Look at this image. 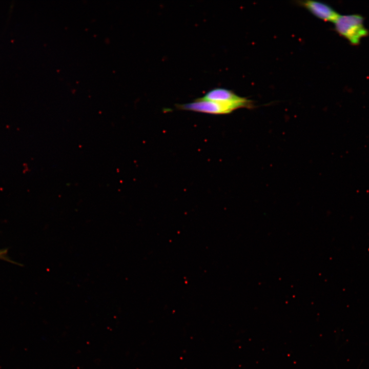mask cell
Returning a JSON list of instances; mask_svg holds the SVG:
<instances>
[{"instance_id": "obj_1", "label": "cell", "mask_w": 369, "mask_h": 369, "mask_svg": "<svg viewBox=\"0 0 369 369\" xmlns=\"http://www.w3.org/2000/svg\"><path fill=\"white\" fill-rule=\"evenodd\" d=\"M176 106L177 109L181 110L221 115L229 114L239 108H250L252 106V102L245 97L240 100L229 101L206 100L198 98L192 102L177 104Z\"/></svg>"}, {"instance_id": "obj_3", "label": "cell", "mask_w": 369, "mask_h": 369, "mask_svg": "<svg viewBox=\"0 0 369 369\" xmlns=\"http://www.w3.org/2000/svg\"><path fill=\"white\" fill-rule=\"evenodd\" d=\"M317 18L326 22H334L339 14L330 6L320 2L302 1L300 4Z\"/></svg>"}, {"instance_id": "obj_5", "label": "cell", "mask_w": 369, "mask_h": 369, "mask_svg": "<svg viewBox=\"0 0 369 369\" xmlns=\"http://www.w3.org/2000/svg\"><path fill=\"white\" fill-rule=\"evenodd\" d=\"M5 255V251H0V258H4Z\"/></svg>"}, {"instance_id": "obj_2", "label": "cell", "mask_w": 369, "mask_h": 369, "mask_svg": "<svg viewBox=\"0 0 369 369\" xmlns=\"http://www.w3.org/2000/svg\"><path fill=\"white\" fill-rule=\"evenodd\" d=\"M334 23L336 32L353 45L359 44L361 39L369 34L363 17L359 14L339 15Z\"/></svg>"}, {"instance_id": "obj_4", "label": "cell", "mask_w": 369, "mask_h": 369, "mask_svg": "<svg viewBox=\"0 0 369 369\" xmlns=\"http://www.w3.org/2000/svg\"><path fill=\"white\" fill-rule=\"evenodd\" d=\"M200 99L215 101H238L243 97H240L233 91L221 88H217L208 91Z\"/></svg>"}]
</instances>
